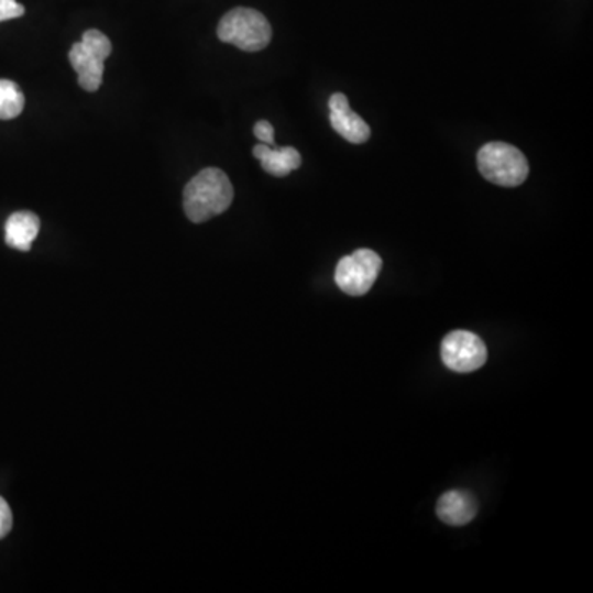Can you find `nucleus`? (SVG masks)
Listing matches in <instances>:
<instances>
[{"mask_svg": "<svg viewBox=\"0 0 593 593\" xmlns=\"http://www.w3.org/2000/svg\"><path fill=\"white\" fill-rule=\"evenodd\" d=\"M234 188L220 168H205L195 175L184 190V210L188 220L205 223L224 213L233 204Z\"/></svg>", "mask_w": 593, "mask_h": 593, "instance_id": "1", "label": "nucleus"}, {"mask_svg": "<svg viewBox=\"0 0 593 593\" xmlns=\"http://www.w3.org/2000/svg\"><path fill=\"white\" fill-rule=\"evenodd\" d=\"M479 513V503L466 492H447L437 503V516L449 526H465Z\"/></svg>", "mask_w": 593, "mask_h": 593, "instance_id": "8", "label": "nucleus"}, {"mask_svg": "<svg viewBox=\"0 0 593 593\" xmlns=\"http://www.w3.org/2000/svg\"><path fill=\"white\" fill-rule=\"evenodd\" d=\"M218 39L243 52H261L270 45L273 29L263 13L248 7H238L221 19Z\"/></svg>", "mask_w": 593, "mask_h": 593, "instance_id": "3", "label": "nucleus"}, {"mask_svg": "<svg viewBox=\"0 0 593 593\" xmlns=\"http://www.w3.org/2000/svg\"><path fill=\"white\" fill-rule=\"evenodd\" d=\"M480 174L498 187L515 188L525 184L529 175L528 158L515 145L490 142L476 155Z\"/></svg>", "mask_w": 593, "mask_h": 593, "instance_id": "2", "label": "nucleus"}, {"mask_svg": "<svg viewBox=\"0 0 593 593\" xmlns=\"http://www.w3.org/2000/svg\"><path fill=\"white\" fill-rule=\"evenodd\" d=\"M440 356L455 373H473L486 363L488 351L482 338L465 330L452 331L443 338Z\"/></svg>", "mask_w": 593, "mask_h": 593, "instance_id": "6", "label": "nucleus"}, {"mask_svg": "<svg viewBox=\"0 0 593 593\" xmlns=\"http://www.w3.org/2000/svg\"><path fill=\"white\" fill-rule=\"evenodd\" d=\"M25 13V7L17 0H0V22L19 19Z\"/></svg>", "mask_w": 593, "mask_h": 593, "instance_id": "12", "label": "nucleus"}, {"mask_svg": "<svg viewBox=\"0 0 593 593\" xmlns=\"http://www.w3.org/2000/svg\"><path fill=\"white\" fill-rule=\"evenodd\" d=\"M331 128L351 144H364L371 138V129L363 118L351 111L347 96L334 92L328 101Z\"/></svg>", "mask_w": 593, "mask_h": 593, "instance_id": "7", "label": "nucleus"}, {"mask_svg": "<svg viewBox=\"0 0 593 593\" xmlns=\"http://www.w3.org/2000/svg\"><path fill=\"white\" fill-rule=\"evenodd\" d=\"M254 135H256L263 144L273 145V147L276 145V141H274V128L271 122H256V125H254Z\"/></svg>", "mask_w": 593, "mask_h": 593, "instance_id": "13", "label": "nucleus"}, {"mask_svg": "<svg viewBox=\"0 0 593 593\" xmlns=\"http://www.w3.org/2000/svg\"><path fill=\"white\" fill-rule=\"evenodd\" d=\"M25 96L19 85L9 79H0V121H10L22 114Z\"/></svg>", "mask_w": 593, "mask_h": 593, "instance_id": "11", "label": "nucleus"}, {"mask_svg": "<svg viewBox=\"0 0 593 593\" xmlns=\"http://www.w3.org/2000/svg\"><path fill=\"white\" fill-rule=\"evenodd\" d=\"M40 233V220L32 211H17L6 223V243L13 250H32V243Z\"/></svg>", "mask_w": 593, "mask_h": 593, "instance_id": "9", "label": "nucleus"}, {"mask_svg": "<svg viewBox=\"0 0 593 593\" xmlns=\"http://www.w3.org/2000/svg\"><path fill=\"white\" fill-rule=\"evenodd\" d=\"M112 52V43L99 30H86L81 42L69 50L68 59L78 75V85L85 91L95 92L101 88L105 75V62Z\"/></svg>", "mask_w": 593, "mask_h": 593, "instance_id": "4", "label": "nucleus"}, {"mask_svg": "<svg viewBox=\"0 0 593 593\" xmlns=\"http://www.w3.org/2000/svg\"><path fill=\"white\" fill-rule=\"evenodd\" d=\"M253 155L260 158L264 171L274 177H287L301 165V155L294 147L271 149V145L261 144L253 149Z\"/></svg>", "mask_w": 593, "mask_h": 593, "instance_id": "10", "label": "nucleus"}, {"mask_svg": "<svg viewBox=\"0 0 593 593\" xmlns=\"http://www.w3.org/2000/svg\"><path fill=\"white\" fill-rule=\"evenodd\" d=\"M383 261L371 250H358L350 256L341 257L334 270V283L351 297L370 293L380 276Z\"/></svg>", "mask_w": 593, "mask_h": 593, "instance_id": "5", "label": "nucleus"}, {"mask_svg": "<svg viewBox=\"0 0 593 593\" xmlns=\"http://www.w3.org/2000/svg\"><path fill=\"white\" fill-rule=\"evenodd\" d=\"M13 518L6 499L0 498V539L6 538L12 529Z\"/></svg>", "mask_w": 593, "mask_h": 593, "instance_id": "14", "label": "nucleus"}]
</instances>
